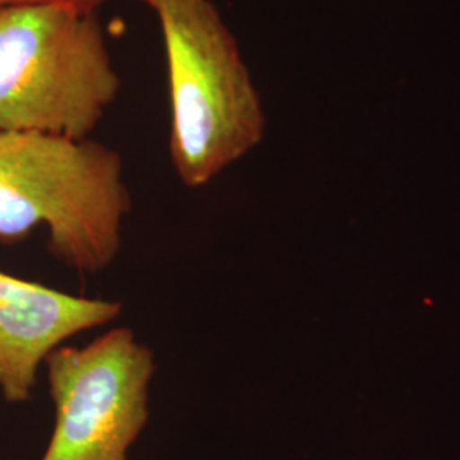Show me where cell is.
Wrapping results in <instances>:
<instances>
[{
	"instance_id": "cell-1",
	"label": "cell",
	"mask_w": 460,
	"mask_h": 460,
	"mask_svg": "<svg viewBox=\"0 0 460 460\" xmlns=\"http://www.w3.org/2000/svg\"><path fill=\"white\" fill-rule=\"evenodd\" d=\"M132 208L116 148L55 133L0 132L2 244L45 227L58 263L98 275L115 263Z\"/></svg>"
},
{
	"instance_id": "cell-2",
	"label": "cell",
	"mask_w": 460,
	"mask_h": 460,
	"mask_svg": "<svg viewBox=\"0 0 460 460\" xmlns=\"http://www.w3.org/2000/svg\"><path fill=\"white\" fill-rule=\"evenodd\" d=\"M142 2L163 33L171 164L186 188H203L261 144L263 101L214 0Z\"/></svg>"
},
{
	"instance_id": "cell-3",
	"label": "cell",
	"mask_w": 460,
	"mask_h": 460,
	"mask_svg": "<svg viewBox=\"0 0 460 460\" xmlns=\"http://www.w3.org/2000/svg\"><path fill=\"white\" fill-rule=\"evenodd\" d=\"M121 91L98 13L0 9V132L91 138Z\"/></svg>"
},
{
	"instance_id": "cell-4",
	"label": "cell",
	"mask_w": 460,
	"mask_h": 460,
	"mask_svg": "<svg viewBox=\"0 0 460 460\" xmlns=\"http://www.w3.org/2000/svg\"><path fill=\"white\" fill-rule=\"evenodd\" d=\"M55 427L40 460H130L150 416L155 355L130 328L89 345L57 348L45 362Z\"/></svg>"
},
{
	"instance_id": "cell-5",
	"label": "cell",
	"mask_w": 460,
	"mask_h": 460,
	"mask_svg": "<svg viewBox=\"0 0 460 460\" xmlns=\"http://www.w3.org/2000/svg\"><path fill=\"white\" fill-rule=\"evenodd\" d=\"M121 313L123 302L72 296L0 271V395L13 404L30 401L57 348Z\"/></svg>"
},
{
	"instance_id": "cell-6",
	"label": "cell",
	"mask_w": 460,
	"mask_h": 460,
	"mask_svg": "<svg viewBox=\"0 0 460 460\" xmlns=\"http://www.w3.org/2000/svg\"><path fill=\"white\" fill-rule=\"evenodd\" d=\"M111 0H0V9L13 5H33V4H68L89 13H98L99 9Z\"/></svg>"
}]
</instances>
